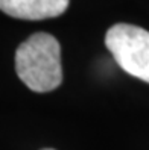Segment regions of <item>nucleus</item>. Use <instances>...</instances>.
<instances>
[{
    "instance_id": "f257e3e1",
    "label": "nucleus",
    "mask_w": 149,
    "mask_h": 150,
    "mask_svg": "<svg viewBox=\"0 0 149 150\" xmlns=\"http://www.w3.org/2000/svg\"><path fill=\"white\" fill-rule=\"evenodd\" d=\"M15 71L20 81L35 93L56 90L63 82L58 40L46 32L31 35L15 52Z\"/></svg>"
},
{
    "instance_id": "f03ea898",
    "label": "nucleus",
    "mask_w": 149,
    "mask_h": 150,
    "mask_svg": "<svg viewBox=\"0 0 149 150\" xmlns=\"http://www.w3.org/2000/svg\"><path fill=\"white\" fill-rule=\"evenodd\" d=\"M105 46L122 70L149 83V32L146 29L117 23L105 35Z\"/></svg>"
},
{
    "instance_id": "7ed1b4c3",
    "label": "nucleus",
    "mask_w": 149,
    "mask_h": 150,
    "mask_svg": "<svg viewBox=\"0 0 149 150\" xmlns=\"http://www.w3.org/2000/svg\"><path fill=\"white\" fill-rule=\"evenodd\" d=\"M70 0H0L6 15L21 20H44L61 15Z\"/></svg>"
},
{
    "instance_id": "20e7f679",
    "label": "nucleus",
    "mask_w": 149,
    "mask_h": 150,
    "mask_svg": "<svg viewBox=\"0 0 149 150\" xmlns=\"http://www.w3.org/2000/svg\"><path fill=\"white\" fill-rule=\"evenodd\" d=\"M44 150H53V149H44Z\"/></svg>"
}]
</instances>
